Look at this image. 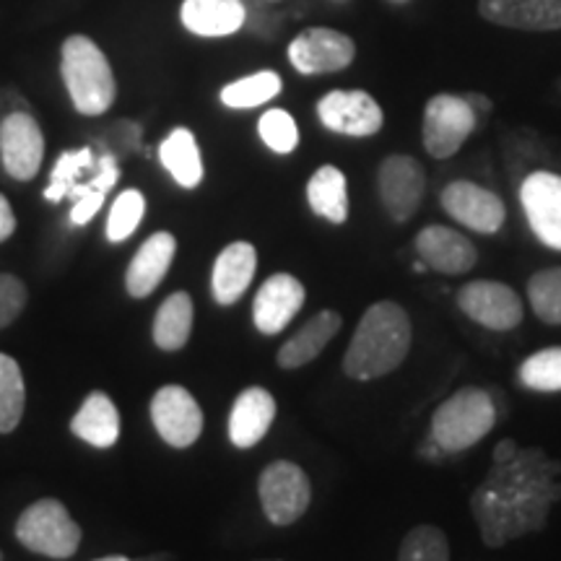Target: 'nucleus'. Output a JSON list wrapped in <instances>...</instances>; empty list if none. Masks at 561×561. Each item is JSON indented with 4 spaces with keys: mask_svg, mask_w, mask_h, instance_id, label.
<instances>
[{
    "mask_svg": "<svg viewBox=\"0 0 561 561\" xmlns=\"http://www.w3.org/2000/svg\"><path fill=\"white\" fill-rule=\"evenodd\" d=\"M496 424V405L481 388H462L453 392L434 411L430 437L437 442L445 455H455L473 447Z\"/></svg>",
    "mask_w": 561,
    "mask_h": 561,
    "instance_id": "20e7f679",
    "label": "nucleus"
},
{
    "mask_svg": "<svg viewBox=\"0 0 561 561\" xmlns=\"http://www.w3.org/2000/svg\"><path fill=\"white\" fill-rule=\"evenodd\" d=\"M481 16L517 32H559L561 0H479Z\"/></svg>",
    "mask_w": 561,
    "mask_h": 561,
    "instance_id": "a211bd4d",
    "label": "nucleus"
},
{
    "mask_svg": "<svg viewBox=\"0 0 561 561\" xmlns=\"http://www.w3.org/2000/svg\"><path fill=\"white\" fill-rule=\"evenodd\" d=\"M16 229V216H13L11 203L5 201V195H0V242H5Z\"/></svg>",
    "mask_w": 561,
    "mask_h": 561,
    "instance_id": "4c0bfd02",
    "label": "nucleus"
},
{
    "mask_svg": "<svg viewBox=\"0 0 561 561\" xmlns=\"http://www.w3.org/2000/svg\"><path fill=\"white\" fill-rule=\"evenodd\" d=\"M561 462L541 447H517L510 458L491 462L473 489L471 515L489 549L546 528L561 500Z\"/></svg>",
    "mask_w": 561,
    "mask_h": 561,
    "instance_id": "f257e3e1",
    "label": "nucleus"
},
{
    "mask_svg": "<svg viewBox=\"0 0 561 561\" xmlns=\"http://www.w3.org/2000/svg\"><path fill=\"white\" fill-rule=\"evenodd\" d=\"M333 3H348V0H333Z\"/></svg>",
    "mask_w": 561,
    "mask_h": 561,
    "instance_id": "a18cd8bd",
    "label": "nucleus"
},
{
    "mask_svg": "<svg viewBox=\"0 0 561 561\" xmlns=\"http://www.w3.org/2000/svg\"><path fill=\"white\" fill-rule=\"evenodd\" d=\"M388 3H392V5H403V3H409V0H388Z\"/></svg>",
    "mask_w": 561,
    "mask_h": 561,
    "instance_id": "c03bdc74",
    "label": "nucleus"
},
{
    "mask_svg": "<svg viewBox=\"0 0 561 561\" xmlns=\"http://www.w3.org/2000/svg\"><path fill=\"white\" fill-rule=\"evenodd\" d=\"M413 250L426 268L445 273V276H462V273L473 271L479 261L473 242L458 229L442 227V224L421 229L413 240Z\"/></svg>",
    "mask_w": 561,
    "mask_h": 561,
    "instance_id": "dca6fc26",
    "label": "nucleus"
},
{
    "mask_svg": "<svg viewBox=\"0 0 561 561\" xmlns=\"http://www.w3.org/2000/svg\"><path fill=\"white\" fill-rule=\"evenodd\" d=\"M257 268V250L250 242H231L219 252L210 276V289L219 305H234L250 289Z\"/></svg>",
    "mask_w": 561,
    "mask_h": 561,
    "instance_id": "4be33fe9",
    "label": "nucleus"
},
{
    "mask_svg": "<svg viewBox=\"0 0 561 561\" xmlns=\"http://www.w3.org/2000/svg\"><path fill=\"white\" fill-rule=\"evenodd\" d=\"M94 167H96V159H94V151H91L89 146L60 153V159L55 161V167H53L50 185L45 187V198L50 203L66 201L70 191H73L79 182H83L87 174L94 172Z\"/></svg>",
    "mask_w": 561,
    "mask_h": 561,
    "instance_id": "c85d7f7f",
    "label": "nucleus"
},
{
    "mask_svg": "<svg viewBox=\"0 0 561 561\" xmlns=\"http://www.w3.org/2000/svg\"><path fill=\"white\" fill-rule=\"evenodd\" d=\"M146 214V198L138 191H123L117 201L112 203L110 219H107V240L110 242H125L138 224L144 221Z\"/></svg>",
    "mask_w": 561,
    "mask_h": 561,
    "instance_id": "72a5a7b5",
    "label": "nucleus"
},
{
    "mask_svg": "<svg viewBox=\"0 0 561 561\" xmlns=\"http://www.w3.org/2000/svg\"><path fill=\"white\" fill-rule=\"evenodd\" d=\"M45 159V136L32 112L16 110L0 121V161L13 180L37 178Z\"/></svg>",
    "mask_w": 561,
    "mask_h": 561,
    "instance_id": "9b49d317",
    "label": "nucleus"
},
{
    "mask_svg": "<svg viewBox=\"0 0 561 561\" xmlns=\"http://www.w3.org/2000/svg\"><path fill=\"white\" fill-rule=\"evenodd\" d=\"M257 494H261L263 515L271 525L297 523L312 502V483L297 462L276 460L261 473L257 481Z\"/></svg>",
    "mask_w": 561,
    "mask_h": 561,
    "instance_id": "0eeeda50",
    "label": "nucleus"
},
{
    "mask_svg": "<svg viewBox=\"0 0 561 561\" xmlns=\"http://www.w3.org/2000/svg\"><path fill=\"white\" fill-rule=\"evenodd\" d=\"M307 291L299 278L291 273H276L261 286L252 301V320L263 335H276L284 331L297 312L305 307Z\"/></svg>",
    "mask_w": 561,
    "mask_h": 561,
    "instance_id": "f3484780",
    "label": "nucleus"
},
{
    "mask_svg": "<svg viewBox=\"0 0 561 561\" xmlns=\"http://www.w3.org/2000/svg\"><path fill=\"white\" fill-rule=\"evenodd\" d=\"M261 140L273 153H291L299 146L297 121L286 110H268L257 121Z\"/></svg>",
    "mask_w": 561,
    "mask_h": 561,
    "instance_id": "f704fd0d",
    "label": "nucleus"
},
{
    "mask_svg": "<svg viewBox=\"0 0 561 561\" xmlns=\"http://www.w3.org/2000/svg\"><path fill=\"white\" fill-rule=\"evenodd\" d=\"M170 557L167 553H159V557H151V559H140V561H167Z\"/></svg>",
    "mask_w": 561,
    "mask_h": 561,
    "instance_id": "37998d69",
    "label": "nucleus"
},
{
    "mask_svg": "<svg viewBox=\"0 0 561 561\" xmlns=\"http://www.w3.org/2000/svg\"><path fill=\"white\" fill-rule=\"evenodd\" d=\"M96 561H133L128 557H104V559H96Z\"/></svg>",
    "mask_w": 561,
    "mask_h": 561,
    "instance_id": "79ce46f5",
    "label": "nucleus"
},
{
    "mask_svg": "<svg viewBox=\"0 0 561 561\" xmlns=\"http://www.w3.org/2000/svg\"><path fill=\"white\" fill-rule=\"evenodd\" d=\"M517 380L528 390L559 392L561 390V346L536 351L517 369Z\"/></svg>",
    "mask_w": 561,
    "mask_h": 561,
    "instance_id": "7c9ffc66",
    "label": "nucleus"
},
{
    "mask_svg": "<svg viewBox=\"0 0 561 561\" xmlns=\"http://www.w3.org/2000/svg\"><path fill=\"white\" fill-rule=\"evenodd\" d=\"M322 128L351 138L377 136L385 125L380 102L362 89L328 91L318 102Z\"/></svg>",
    "mask_w": 561,
    "mask_h": 561,
    "instance_id": "9d476101",
    "label": "nucleus"
},
{
    "mask_svg": "<svg viewBox=\"0 0 561 561\" xmlns=\"http://www.w3.org/2000/svg\"><path fill=\"white\" fill-rule=\"evenodd\" d=\"M174 252H178V240L170 231H157L140 244L128 265V273H125V286H128L130 297L144 299L157 289L170 271Z\"/></svg>",
    "mask_w": 561,
    "mask_h": 561,
    "instance_id": "412c9836",
    "label": "nucleus"
},
{
    "mask_svg": "<svg viewBox=\"0 0 561 561\" xmlns=\"http://www.w3.org/2000/svg\"><path fill=\"white\" fill-rule=\"evenodd\" d=\"M26 307V286L11 273H0V331L9 328Z\"/></svg>",
    "mask_w": 561,
    "mask_h": 561,
    "instance_id": "c9c22d12",
    "label": "nucleus"
},
{
    "mask_svg": "<svg viewBox=\"0 0 561 561\" xmlns=\"http://www.w3.org/2000/svg\"><path fill=\"white\" fill-rule=\"evenodd\" d=\"M445 214L479 234H496L507 221V206L496 193L479 182L455 180L439 195Z\"/></svg>",
    "mask_w": 561,
    "mask_h": 561,
    "instance_id": "ddd939ff",
    "label": "nucleus"
},
{
    "mask_svg": "<svg viewBox=\"0 0 561 561\" xmlns=\"http://www.w3.org/2000/svg\"><path fill=\"white\" fill-rule=\"evenodd\" d=\"M421 455H424V458H430V460H439L445 453H442V447L430 437L424 442V447H421Z\"/></svg>",
    "mask_w": 561,
    "mask_h": 561,
    "instance_id": "ea45409f",
    "label": "nucleus"
},
{
    "mask_svg": "<svg viewBox=\"0 0 561 561\" xmlns=\"http://www.w3.org/2000/svg\"><path fill=\"white\" fill-rule=\"evenodd\" d=\"M398 561H450V541L437 525H416L405 533Z\"/></svg>",
    "mask_w": 561,
    "mask_h": 561,
    "instance_id": "473e14b6",
    "label": "nucleus"
},
{
    "mask_svg": "<svg viewBox=\"0 0 561 561\" xmlns=\"http://www.w3.org/2000/svg\"><path fill=\"white\" fill-rule=\"evenodd\" d=\"M528 299L538 320L546 325H561V268L533 273L528 280Z\"/></svg>",
    "mask_w": 561,
    "mask_h": 561,
    "instance_id": "2f4dec72",
    "label": "nucleus"
},
{
    "mask_svg": "<svg viewBox=\"0 0 561 561\" xmlns=\"http://www.w3.org/2000/svg\"><path fill=\"white\" fill-rule=\"evenodd\" d=\"M280 89H284V81H280L276 70H257V73L227 83L219 96L224 107L252 110V107H261V104H268L271 100H276Z\"/></svg>",
    "mask_w": 561,
    "mask_h": 561,
    "instance_id": "cd10ccee",
    "label": "nucleus"
},
{
    "mask_svg": "<svg viewBox=\"0 0 561 561\" xmlns=\"http://www.w3.org/2000/svg\"><path fill=\"white\" fill-rule=\"evenodd\" d=\"M70 432L91 447H112L121 437V413L107 392H89L87 401L70 421Z\"/></svg>",
    "mask_w": 561,
    "mask_h": 561,
    "instance_id": "b1692460",
    "label": "nucleus"
},
{
    "mask_svg": "<svg viewBox=\"0 0 561 561\" xmlns=\"http://www.w3.org/2000/svg\"><path fill=\"white\" fill-rule=\"evenodd\" d=\"M104 198H107V193H100V191L79 195V198L73 201V208H70V224H73V227H83V224H89L96 214H100Z\"/></svg>",
    "mask_w": 561,
    "mask_h": 561,
    "instance_id": "e433bc0d",
    "label": "nucleus"
},
{
    "mask_svg": "<svg viewBox=\"0 0 561 561\" xmlns=\"http://www.w3.org/2000/svg\"><path fill=\"white\" fill-rule=\"evenodd\" d=\"M455 299L468 318L489 331H515L523 322V299L500 280H468Z\"/></svg>",
    "mask_w": 561,
    "mask_h": 561,
    "instance_id": "f8f14e48",
    "label": "nucleus"
},
{
    "mask_svg": "<svg viewBox=\"0 0 561 561\" xmlns=\"http://www.w3.org/2000/svg\"><path fill=\"white\" fill-rule=\"evenodd\" d=\"M341 325H343L341 314L333 310H322L318 314H312V318L278 348L276 354L278 367L299 369L305 367V364L314 362L322 354V348L335 339V333L341 331Z\"/></svg>",
    "mask_w": 561,
    "mask_h": 561,
    "instance_id": "5701e85b",
    "label": "nucleus"
},
{
    "mask_svg": "<svg viewBox=\"0 0 561 561\" xmlns=\"http://www.w3.org/2000/svg\"><path fill=\"white\" fill-rule=\"evenodd\" d=\"M273 419H276V401L268 390L248 388L240 392L229 413L231 445L240 450L255 447L268 434Z\"/></svg>",
    "mask_w": 561,
    "mask_h": 561,
    "instance_id": "aec40b11",
    "label": "nucleus"
},
{
    "mask_svg": "<svg viewBox=\"0 0 561 561\" xmlns=\"http://www.w3.org/2000/svg\"><path fill=\"white\" fill-rule=\"evenodd\" d=\"M159 159L164 170L172 174V180L185 191H193L203 182V159L193 130L174 128L170 136L161 140Z\"/></svg>",
    "mask_w": 561,
    "mask_h": 561,
    "instance_id": "393cba45",
    "label": "nucleus"
},
{
    "mask_svg": "<svg viewBox=\"0 0 561 561\" xmlns=\"http://www.w3.org/2000/svg\"><path fill=\"white\" fill-rule=\"evenodd\" d=\"M377 193L392 221H411L426 193V172L421 161L405 153L385 157L377 170Z\"/></svg>",
    "mask_w": 561,
    "mask_h": 561,
    "instance_id": "6e6552de",
    "label": "nucleus"
},
{
    "mask_svg": "<svg viewBox=\"0 0 561 561\" xmlns=\"http://www.w3.org/2000/svg\"><path fill=\"white\" fill-rule=\"evenodd\" d=\"M476 125H479V115H476L466 96H432L424 107V125H421L426 153L434 159L455 157L462 149V144L473 136Z\"/></svg>",
    "mask_w": 561,
    "mask_h": 561,
    "instance_id": "423d86ee",
    "label": "nucleus"
},
{
    "mask_svg": "<svg viewBox=\"0 0 561 561\" xmlns=\"http://www.w3.org/2000/svg\"><path fill=\"white\" fill-rule=\"evenodd\" d=\"M466 100H468V104H471V107H473L476 115H479V110H481V112H489V110H491V102L486 100V96H481V94H468Z\"/></svg>",
    "mask_w": 561,
    "mask_h": 561,
    "instance_id": "a19ab883",
    "label": "nucleus"
},
{
    "mask_svg": "<svg viewBox=\"0 0 561 561\" xmlns=\"http://www.w3.org/2000/svg\"><path fill=\"white\" fill-rule=\"evenodd\" d=\"M21 546L50 559H68L79 551L81 528L58 500H39L21 512L16 523Z\"/></svg>",
    "mask_w": 561,
    "mask_h": 561,
    "instance_id": "39448f33",
    "label": "nucleus"
},
{
    "mask_svg": "<svg viewBox=\"0 0 561 561\" xmlns=\"http://www.w3.org/2000/svg\"><path fill=\"white\" fill-rule=\"evenodd\" d=\"M520 203L538 242L561 250V174L530 172L520 185Z\"/></svg>",
    "mask_w": 561,
    "mask_h": 561,
    "instance_id": "2eb2a0df",
    "label": "nucleus"
},
{
    "mask_svg": "<svg viewBox=\"0 0 561 561\" xmlns=\"http://www.w3.org/2000/svg\"><path fill=\"white\" fill-rule=\"evenodd\" d=\"M307 203L314 214L331 224L348 219V182L339 167L322 164L307 182Z\"/></svg>",
    "mask_w": 561,
    "mask_h": 561,
    "instance_id": "a878e982",
    "label": "nucleus"
},
{
    "mask_svg": "<svg viewBox=\"0 0 561 561\" xmlns=\"http://www.w3.org/2000/svg\"><path fill=\"white\" fill-rule=\"evenodd\" d=\"M60 73L76 112L96 117L104 115L117 96V81L107 55L94 39L73 34L62 42Z\"/></svg>",
    "mask_w": 561,
    "mask_h": 561,
    "instance_id": "7ed1b4c3",
    "label": "nucleus"
},
{
    "mask_svg": "<svg viewBox=\"0 0 561 561\" xmlns=\"http://www.w3.org/2000/svg\"><path fill=\"white\" fill-rule=\"evenodd\" d=\"M24 375L16 359L0 354V434H9L19 426L24 416Z\"/></svg>",
    "mask_w": 561,
    "mask_h": 561,
    "instance_id": "c756f323",
    "label": "nucleus"
},
{
    "mask_svg": "<svg viewBox=\"0 0 561 561\" xmlns=\"http://www.w3.org/2000/svg\"><path fill=\"white\" fill-rule=\"evenodd\" d=\"M413 328L409 312L396 301H377L362 314L351 339L343 371L356 382H369L390 375L405 362L411 351Z\"/></svg>",
    "mask_w": 561,
    "mask_h": 561,
    "instance_id": "f03ea898",
    "label": "nucleus"
},
{
    "mask_svg": "<svg viewBox=\"0 0 561 561\" xmlns=\"http://www.w3.org/2000/svg\"><path fill=\"white\" fill-rule=\"evenodd\" d=\"M0 561H3V553H0Z\"/></svg>",
    "mask_w": 561,
    "mask_h": 561,
    "instance_id": "de8ad7c7",
    "label": "nucleus"
},
{
    "mask_svg": "<svg viewBox=\"0 0 561 561\" xmlns=\"http://www.w3.org/2000/svg\"><path fill=\"white\" fill-rule=\"evenodd\" d=\"M182 26L195 37H231L248 24V9L242 0H182Z\"/></svg>",
    "mask_w": 561,
    "mask_h": 561,
    "instance_id": "6ab92c4d",
    "label": "nucleus"
},
{
    "mask_svg": "<svg viewBox=\"0 0 561 561\" xmlns=\"http://www.w3.org/2000/svg\"><path fill=\"white\" fill-rule=\"evenodd\" d=\"M289 62L301 76H325L346 70L356 58V42L339 30L310 26L289 42Z\"/></svg>",
    "mask_w": 561,
    "mask_h": 561,
    "instance_id": "1a4fd4ad",
    "label": "nucleus"
},
{
    "mask_svg": "<svg viewBox=\"0 0 561 561\" xmlns=\"http://www.w3.org/2000/svg\"><path fill=\"white\" fill-rule=\"evenodd\" d=\"M193 331V299L191 294L174 291L159 307L153 320V341L161 351H180Z\"/></svg>",
    "mask_w": 561,
    "mask_h": 561,
    "instance_id": "bb28decb",
    "label": "nucleus"
},
{
    "mask_svg": "<svg viewBox=\"0 0 561 561\" xmlns=\"http://www.w3.org/2000/svg\"><path fill=\"white\" fill-rule=\"evenodd\" d=\"M263 3H278V0H263Z\"/></svg>",
    "mask_w": 561,
    "mask_h": 561,
    "instance_id": "49530a36",
    "label": "nucleus"
},
{
    "mask_svg": "<svg viewBox=\"0 0 561 561\" xmlns=\"http://www.w3.org/2000/svg\"><path fill=\"white\" fill-rule=\"evenodd\" d=\"M517 450V445H515V439H502V442H496V447H494V460H502V458H510L512 453Z\"/></svg>",
    "mask_w": 561,
    "mask_h": 561,
    "instance_id": "58836bf2",
    "label": "nucleus"
},
{
    "mask_svg": "<svg viewBox=\"0 0 561 561\" xmlns=\"http://www.w3.org/2000/svg\"><path fill=\"white\" fill-rule=\"evenodd\" d=\"M151 421L167 445L185 450L198 442L203 432V411L191 390L167 385L151 398Z\"/></svg>",
    "mask_w": 561,
    "mask_h": 561,
    "instance_id": "4468645a",
    "label": "nucleus"
}]
</instances>
